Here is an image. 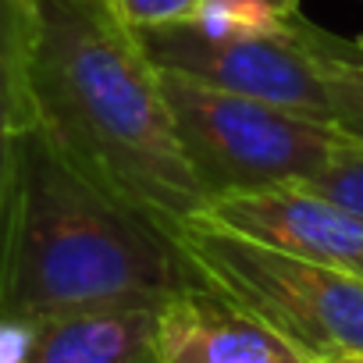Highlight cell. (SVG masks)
I'll return each instance as SVG.
<instances>
[{
	"mask_svg": "<svg viewBox=\"0 0 363 363\" xmlns=\"http://www.w3.org/2000/svg\"><path fill=\"white\" fill-rule=\"evenodd\" d=\"M36 125L111 196L167 232L207 211L164 79L114 0H36Z\"/></svg>",
	"mask_w": 363,
	"mask_h": 363,
	"instance_id": "obj_1",
	"label": "cell"
},
{
	"mask_svg": "<svg viewBox=\"0 0 363 363\" xmlns=\"http://www.w3.org/2000/svg\"><path fill=\"white\" fill-rule=\"evenodd\" d=\"M193 281L164 225L86 178L40 125L22 135L0 313L43 324L104 306L164 303Z\"/></svg>",
	"mask_w": 363,
	"mask_h": 363,
	"instance_id": "obj_2",
	"label": "cell"
},
{
	"mask_svg": "<svg viewBox=\"0 0 363 363\" xmlns=\"http://www.w3.org/2000/svg\"><path fill=\"white\" fill-rule=\"evenodd\" d=\"M189 274L289 342L306 363L363 356V278L292 257L196 214L171 228Z\"/></svg>",
	"mask_w": 363,
	"mask_h": 363,
	"instance_id": "obj_3",
	"label": "cell"
},
{
	"mask_svg": "<svg viewBox=\"0 0 363 363\" xmlns=\"http://www.w3.org/2000/svg\"><path fill=\"white\" fill-rule=\"evenodd\" d=\"M178 143L211 200L310 182L345 143L335 121L160 72Z\"/></svg>",
	"mask_w": 363,
	"mask_h": 363,
	"instance_id": "obj_4",
	"label": "cell"
},
{
	"mask_svg": "<svg viewBox=\"0 0 363 363\" xmlns=\"http://www.w3.org/2000/svg\"><path fill=\"white\" fill-rule=\"evenodd\" d=\"M139 40L160 72L331 121L317 68L296 33L260 40H214L196 26H167L143 29Z\"/></svg>",
	"mask_w": 363,
	"mask_h": 363,
	"instance_id": "obj_5",
	"label": "cell"
},
{
	"mask_svg": "<svg viewBox=\"0 0 363 363\" xmlns=\"http://www.w3.org/2000/svg\"><path fill=\"white\" fill-rule=\"evenodd\" d=\"M207 218L264 246L363 278V214L331 200L310 182L211 200Z\"/></svg>",
	"mask_w": 363,
	"mask_h": 363,
	"instance_id": "obj_6",
	"label": "cell"
},
{
	"mask_svg": "<svg viewBox=\"0 0 363 363\" xmlns=\"http://www.w3.org/2000/svg\"><path fill=\"white\" fill-rule=\"evenodd\" d=\"M160 363H306L271 328L193 281L160 303Z\"/></svg>",
	"mask_w": 363,
	"mask_h": 363,
	"instance_id": "obj_7",
	"label": "cell"
},
{
	"mask_svg": "<svg viewBox=\"0 0 363 363\" xmlns=\"http://www.w3.org/2000/svg\"><path fill=\"white\" fill-rule=\"evenodd\" d=\"M160 303L104 306L36 324L29 363H160Z\"/></svg>",
	"mask_w": 363,
	"mask_h": 363,
	"instance_id": "obj_8",
	"label": "cell"
},
{
	"mask_svg": "<svg viewBox=\"0 0 363 363\" xmlns=\"http://www.w3.org/2000/svg\"><path fill=\"white\" fill-rule=\"evenodd\" d=\"M33 33L36 0H0V264H4L11 193L22 135L36 125L33 104Z\"/></svg>",
	"mask_w": 363,
	"mask_h": 363,
	"instance_id": "obj_9",
	"label": "cell"
},
{
	"mask_svg": "<svg viewBox=\"0 0 363 363\" xmlns=\"http://www.w3.org/2000/svg\"><path fill=\"white\" fill-rule=\"evenodd\" d=\"M296 36L324 86L328 118L352 139H363V36H338L310 18H296Z\"/></svg>",
	"mask_w": 363,
	"mask_h": 363,
	"instance_id": "obj_10",
	"label": "cell"
},
{
	"mask_svg": "<svg viewBox=\"0 0 363 363\" xmlns=\"http://www.w3.org/2000/svg\"><path fill=\"white\" fill-rule=\"evenodd\" d=\"M299 15H289L267 4V0H203L189 26H196L203 36L214 40H260V36L296 33Z\"/></svg>",
	"mask_w": 363,
	"mask_h": 363,
	"instance_id": "obj_11",
	"label": "cell"
},
{
	"mask_svg": "<svg viewBox=\"0 0 363 363\" xmlns=\"http://www.w3.org/2000/svg\"><path fill=\"white\" fill-rule=\"evenodd\" d=\"M310 186H317L331 200L345 203L349 211L363 214V139L345 135V143L335 150V157L310 178Z\"/></svg>",
	"mask_w": 363,
	"mask_h": 363,
	"instance_id": "obj_12",
	"label": "cell"
},
{
	"mask_svg": "<svg viewBox=\"0 0 363 363\" xmlns=\"http://www.w3.org/2000/svg\"><path fill=\"white\" fill-rule=\"evenodd\" d=\"M203 0H114L118 15L135 29H167V26H189L196 18Z\"/></svg>",
	"mask_w": 363,
	"mask_h": 363,
	"instance_id": "obj_13",
	"label": "cell"
},
{
	"mask_svg": "<svg viewBox=\"0 0 363 363\" xmlns=\"http://www.w3.org/2000/svg\"><path fill=\"white\" fill-rule=\"evenodd\" d=\"M36 345V324L0 313V363H29Z\"/></svg>",
	"mask_w": 363,
	"mask_h": 363,
	"instance_id": "obj_14",
	"label": "cell"
},
{
	"mask_svg": "<svg viewBox=\"0 0 363 363\" xmlns=\"http://www.w3.org/2000/svg\"><path fill=\"white\" fill-rule=\"evenodd\" d=\"M267 4H274V8H281L289 15H299V0H267Z\"/></svg>",
	"mask_w": 363,
	"mask_h": 363,
	"instance_id": "obj_15",
	"label": "cell"
},
{
	"mask_svg": "<svg viewBox=\"0 0 363 363\" xmlns=\"http://www.w3.org/2000/svg\"><path fill=\"white\" fill-rule=\"evenodd\" d=\"M324 363H363V356H335V359H324Z\"/></svg>",
	"mask_w": 363,
	"mask_h": 363,
	"instance_id": "obj_16",
	"label": "cell"
}]
</instances>
